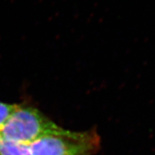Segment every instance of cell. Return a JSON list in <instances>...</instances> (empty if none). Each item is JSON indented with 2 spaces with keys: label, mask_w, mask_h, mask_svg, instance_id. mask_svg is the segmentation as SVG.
Listing matches in <instances>:
<instances>
[{
  "label": "cell",
  "mask_w": 155,
  "mask_h": 155,
  "mask_svg": "<svg viewBox=\"0 0 155 155\" xmlns=\"http://www.w3.org/2000/svg\"><path fill=\"white\" fill-rule=\"evenodd\" d=\"M18 104H7L0 101V130L6 124L10 116L15 111Z\"/></svg>",
  "instance_id": "cell-4"
},
{
  "label": "cell",
  "mask_w": 155,
  "mask_h": 155,
  "mask_svg": "<svg viewBox=\"0 0 155 155\" xmlns=\"http://www.w3.org/2000/svg\"><path fill=\"white\" fill-rule=\"evenodd\" d=\"M60 128L61 127L48 118L37 108L18 104L0 130V136L8 140L30 145L41 137Z\"/></svg>",
  "instance_id": "cell-2"
},
{
  "label": "cell",
  "mask_w": 155,
  "mask_h": 155,
  "mask_svg": "<svg viewBox=\"0 0 155 155\" xmlns=\"http://www.w3.org/2000/svg\"><path fill=\"white\" fill-rule=\"evenodd\" d=\"M0 155H32L29 145L3 139L0 136Z\"/></svg>",
  "instance_id": "cell-3"
},
{
  "label": "cell",
  "mask_w": 155,
  "mask_h": 155,
  "mask_svg": "<svg viewBox=\"0 0 155 155\" xmlns=\"http://www.w3.org/2000/svg\"><path fill=\"white\" fill-rule=\"evenodd\" d=\"M94 131H71L63 127L29 145L32 155H92L99 149Z\"/></svg>",
  "instance_id": "cell-1"
}]
</instances>
